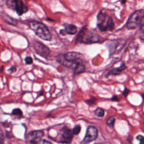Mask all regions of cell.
<instances>
[{"label":"cell","mask_w":144,"mask_h":144,"mask_svg":"<svg viewBox=\"0 0 144 144\" xmlns=\"http://www.w3.org/2000/svg\"><path fill=\"white\" fill-rule=\"evenodd\" d=\"M65 59L76 65L84 64L85 58L83 54L77 52H68L63 54Z\"/></svg>","instance_id":"cell-7"},{"label":"cell","mask_w":144,"mask_h":144,"mask_svg":"<svg viewBox=\"0 0 144 144\" xmlns=\"http://www.w3.org/2000/svg\"><path fill=\"white\" fill-rule=\"evenodd\" d=\"M43 91H41L40 92V95H43Z\"/></svg>","instance_id":"cell-32"},{"label":"cell","mask_w":144,"mask_h":144,"mask_svg":"<svg viewBox=\"0 0 144 144\" xmlns=\"http://www.w3.org/2000/svg\"><path fill=\"white\" fill-rule=\"evenodd\" d=\"M28 24L31 29L40 38L45 41L51 40V34L48 28L43 23L37 21H31Z\"/></svg>","instance_id":"cell-3"},{"label":"cell","mask_w":144,"mask_h":144,"mask_svg":"<svg viewBox=\"0 0 144 144\" xmlns=\"http://www.w3.org/2000/svg\"><path fill=\"white\" fill-rule=\"evenodd\" d=\"M3 68H4V67H3V66L1 67V69H0V72H2V71H3Z\"/></svg>","instance_id":"cell-31"},{"label":"cell","mask_w":144,"mask_h":144,"mask_svg":"<svg viewBox=\"0 0 144 144\" xmlns=\"http://www.w3.org/2000/svg\"><path fill=\"white\" fill-rule=\"evenodd\" d=\"M81 130V127L80 125H77L74 127V128L72 130V132H73V134H75V135H77L80 133Z\"/></svg>","instance_id":"cell-19"},{"label":"cell","mask_w":144,"mask_h":144,"mask_svg":"<svg viewBox=\"0 0 144 144\" xmlns=\"http://www.w3.org/2000/svg\"><path fill=\"white\" fill-rule=\"evenodd\" d=\"M64 26L65 28L64 31H65L66 34H70V35H74L77 32V28L74 24L65 23L64 24Z\"/></svg>","instance_id":"cell-14"},{"label":"cell","mask_w":144,"mask_h":144,"mask_svg":"<svg viewBox=\"0 0 144 144\" xmlns=\"http://www.w3.org/2000/svg\"><path fill=\"white\" fill-rule=\"evenodd\" d=\"M44 133L41 130L33 131L26 137V144H40Z\"/></svg>","instance_id":"cell-8"},{"label":"cell","mask_w":144,"mask_h":144,"mask_svg":"<svg viewBox=\"0 0 144 144\" xmlns=\"http://www.w3.org/2000/svg\"><path fill=\"white\" fill-rule=\"evenodd\" d=\"M56 60L61 65H63L64 67H66L70 70H73L75 74H81L85 71L86 67L84 64H81L79 65H75V64L65 60L63 54H59V55H57L56 57Z\"/></svg>","instance_id":"cell-4"},{"label":"cell","mask_w":144,"mask_h":144,"mask_svg":"<svg viewBox=\"0 0 144 144\" xmlns=\"http://www.w3.org/2000/svg\"><path fill=\"white\" fill-rule=\"evenodd\" d=\"M33 47L36 52L42 57L47 58L50 54V50L44 44L38 41L33 42Z\"/></svg>","instance_id":"cell-9"},{"label":"cell","mask_w":144,"mask_h":144,"mask_svg":"<svg viewBox=\"0 0 144 144\" xmlns=\"http://www.w3.org/2000/svg\"><path fill=\"white\" fill-rule=\"evenodd\" d=\"M97 26L101 32L113 31L114 30V22L112 16H108L104 11L101 10L97 15Z\"/></svg>","instance_id":"cell-2"},{"label":"cell","mask_w":144,"mask_h":144,"mask_svg":"<svg viewBox=\"0 0 144 144\" xmlns=\"http://www.w3.org/2000/svg\"><path fill=\"white\" fill-rule=\"evenodd\" d=\"M115 118L114 117H110L106 120V124L108 126L110 127H113L114 123H115Z\"/></svg>","instance_id":"cell-17"},{"label":"cell","mask_w":144,"mask_h":144,"mask_svg":"<svg viewBox=\"0 0 144 144\" xmlns=\"http://www.w3.org/2000/svg\"><path fill=\"white\" fill-rule=\"evenodd\" d=\"M127 40L124 38L112 40L106 43V46L109 50V55H112L117 52H120L126 44Z\"/></svg>","instance_id":"cell-6"},{"label":"cell","mask_w":144,"mask_h":144,"mask_svg":"<svg viewBox=\"0 0 144 144\" xmlns=\"http://www.w3.org/2000/svg\"><path fill=\"white\" fill-rule=\"evenodd\" d=\"M25 61H26V64H31L33 62V59L32 57H30V56H28V57H26V59H25Z\"/></svg>","instance_id":"cell-25"},{"label":"cell","mask_w":144,"mask_h":144,"mask_svg":"<svg viewBox=\"0 0 144 144\" xmlns=\"http://www.w3.org/2000/svg\"><path fill=\"white\" fill-rule=\"evenodd\" d=\"M12 2L14 5V9L20 16L28 11L27 6L25 5L21 0H13Z\"/></svg>","instance_id":"cell-12"},{"label":"cell","mask_w":144,"mask_h":144,"mask_svg":"<svg viewBox=\"0 0 144 144\" xmlns=\"http://www.w3.org/2000/svg\"><path fill=\"white\" fill-rule=\"evenodd\" d=\"M127 69V66L124 62H122L120 65L117 68H114L109 70L106 74V77H109L110 76H117L120 74L122 72Z\"/></svg>","instance_id":"cell-13"},{"label":"cell","mask_w":144,"mask_h":144,"mask_svg":"<svg viewBox=\"0 0 144 144\" xmlns=\"http://www.w3.org/2000/svg\"><path fill=\"white\" fill-rule=\"evenodd\" d=\"M12 114L14 115H17L19 117H22L23 116V112L21 110V109H19V108H16V109H14L12 111Z\"/></svg>","instance_id":"cell-18"},{"label":"cell","mask_w":144,"mask_h":144,"mask_svg":"<svg viewBox=\"0 0 144 144\" xmlns=\"http://www.w3.org/2000/svg\"><path fill=\"white\" fill-rule=\"evenodd\" d=\"M0 144H4V134L0 127Z\"/></svg>","instance_id":"cell-22"},{"label":"cell","mask_w":144,"mask_h":144,"mask_svg":"<svg viewBox=\"0 0 144 144\" xmlns=\"http://www.w3.org/2000/svg\"><path fill=\"white\" fill-rule=\"evenodd\" d=\"M3 19L6 23L7 24L11 25V26H16L17 24H18V21H16V20L14 19V18H11V17L9 16V15H6V14H5L2 16Z\"/></svg>","instance_id":"cell-15"},{"label":"cell","mask_w":144,"mask_h":144,"mask_svg":"<svg viewBox=\"0 0 144 144\" xmlns=\"http://www.w3.org/2000/svg\"><path fill=\"white\" fill-rule=\"evenodd\" d=\"M129 92H130V90L127 88H126V87H125L124 90L123 91V93H122V95H123V96L125 97V98H126V97L128 96V95L129 93Z\"/></svg>","instance_id":"cell-24"},{"label":"cell","mask_w":144,"mask_h":144,"mask_svg":"<svg viewBox=\"0 0 144 144\" xmlns=\"http://www.w3.org/2000/svg\"><path fill=\"white\" fill-rule=\"evenodd\" d=\"M76 43L93 44L100 42L99 36L96 33L88 30L87 26H83L76 38Z\"/></svg>","instance_id":"cell-1"},{"label":"cell","mask_w":144,"mask_h":144,"mask_svg":"<svg viewBox=\"0 0 144 144\" xmlns=\"http://www.w3.org/2000/svg\"><path fill=\"white\" fill-rule=\"evenodd\" d=\"M52 144L51 142H50L48 141H47L46 140H43L42 141L41 144Z\"/></svg>","instance_id":"cell-27"},{"label":"cell","mask_w":144,"mask_h":144,"mask_svg":"<svg viewBox=\"0 0 144 144\" xmlns=\"http://www.w3.org/2000/svg\"><path fill=\"white\" fill-rule=\"evenodd\" d=\"M144 15L143 10H140L134 11L131 15L126 24V26L128 30H132L139 26L142 16Z\"/></svg>","instance_id":"cell-5"},{"label":"cell","mask_w":144,"mask_h":144,"mask_svg":"<svg viewBox=\"0 0 144 144\" xmlns=\"http://www.w3.org/2000/svg\"><path fill=\"white\" fill-rule=\"evenodd\" d=\"M60 33L61 34H62V35H65V34H66V33H65L64 29H62V30H60Z\"/></svg>","instance_id":"cell-29"},{"label":"cell","mask_w":144,"mask_h":144,"mask_svg":"<svg viewBox=\"0 0 144 144\" xmlns=\"http://www.w3.org/2000/svg\"><path fill=\"white\" fill-rule=\"evenodd\" d=\"M73 135L74 134L71 129L67 127H64L60 130V142L67 144H70L73 138Z\"/></svg>","instance_id":"cell-11"},{"label":"cell","mask_w":144,"mask_h":144,"mask_svg":"<svg viewBox=\"0 0 144 144\" xmlns=\"http://www.w3.org/2000/svg\"><path fill=\"white\" fill-rule=\"evenodd\" d=\"M137 140L140 141V144H144V137L142 135H138L136 137Z\"/></svg>","instance_id":"cell-23"},{"label":"cell","mask_w":144,"mask_h":144,"mask_svg":"<svg viewBox=\"0 0 144 144\" xmlns=\"http://www.w3.org/2000/svg\"><path fill=\"white\" fill-rule=\"evenodd\" d=\"M98 135V131L94 126H90L87 128L86 134L84 136L82 143L83 144H88L96 140Z\"/></svg>","instance_id":"cell-10"},{"label":"cell","mask_w":144,"mask_h":144,"mask_svg":"<svg viewBox=\"0 0 144 144\" xmlns=\"http://www.w3.org/2000/svg\"><path fill=\"white\" fill-rule=\"evenodd\" d=\"M9 71H10L11 73H13V72H15L16 71V67L15 66H12L11 67V68L9 69Z\"/></svg>","instance_id":"cell-26"},{"label":"cell","mask_w":144,"mask_h":144,"mask_svg":"<svg viewBox=\"0 0 144 144\" xmlns=\"http://www.w3.org/2000/svg\"><path fill=\"white\" fill-rule=\"evenodd\" d=\"M86 102L87 103V104L90 105H95V104H96V98H91L90 99L87 100Z\"/></svg>","instance_id":"cell-20"},{"label":"cell","mask_w":144,"mask_h":144,"mask_svg":"<svg viewBox=\"0 0 144 144\" xmlns=\"http://www.w3.org/2000/svg\"><path fill=\"white\" fill-rule=\"evenodd\" d=\"M139 27H140V29L142 33L144 34V16H142L141 21L140 24L139 26Z\"/></svg>","instance_id":"cell-21"},{"label":"cell","mask_w":144,"mask_h":144,"mask_svg":"<svg viewBox=\"0 0 144 144\" xmlns=\"http://www.w3.org/2000/svg\"><path fill=\"white\" fill-rule=\"evenodd\" d=\"M141 96L142 97V98H143V99L144 100V94H141Z\"/></svg>","instance_id":"cell-33"},{"label":"cell","mask_w":144,"mask_h":144,"mask_svg":"<svg viewBox=\"0 0 144 144\" xmlns=\"http://www.w3.org/2000/svg\"><path fill=\"white\" fill-rule=\"evenodd\" d=\"M95 114L98 117H103L104 116L105 112L104 109L101 108H98L95 111Z\"/></svg>","instance_id":"cell-16"},{"label":"cell","mask_w":144,"mask_h":144,"mask_svg":"<svg viewBox=\"0 0 144 144\" xmlns=\"http://www.w3.org/2000/svg\"><path fill=\"white\" fill-rule=\"evenodd\" d=\"M112 100L113 101H118L119 98L117 96H113V98H112Z\"/></svg>","instance_id":"cell-28"},{"label":"cell","mask_w":144,"mask_h":144,"mask_svg":"<svg viewBox=\"0 0 144 144\" xmlns=\"http://www.w3.org/2000/svg\"><path fill=\"white\" fill-rule=\"evenodd\" d=\"M120 1H121V4L123 5V4H126L127 0H120Z\"/></svg>","instance_id":"cell-30"}]
</instances>
